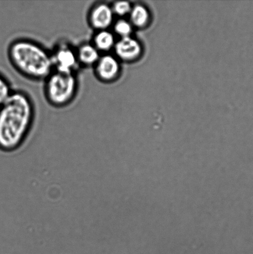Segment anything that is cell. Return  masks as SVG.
<instances>
[{"label": "cell", "mask_w": 253, "mask_h": 254, "mask_svg": "<svg viewBox=\"0 0 253 254\" xmlns=\"http://www.w3.org/2000/svg\"><path fill=\"white\" fill-rule=\"evenodd\" d=\"M35 106L23 91H13L0 107V151L14 153L26 141L33 126Z\"/></svg>", "instance_id": "obj_1"}, {"label": "cell", "mask_w": 253, "mask_h": 254, "mask_svg": "<svg viewBox=\"0 0 253 254\" xmlns=\"http://www.w3.org/2000/svg\"><path fill=\"white\" fill-rule=\"evenodd\" d=\"M7 57L19 73L32 80H45L54 70L51 52L32 40L12 41L7 49Z\"/></svg>", "instance_id": "obj_2"}, {"label": "cell", "mask_w": 253, "mask_h": 254, "mask_svg": "<svg viewBox=\"0 0 253 254\" xmlns=\"http://www.w3.org/2000/svg\"><path fill=\"white\" fill-rule=\"evenodd\" d=\"M44 81L45 96L55 108L68 106L78 93L79 82L75 73L53 70Z\"/></svg>", "instance_id": "obj_3"}, {"label": "cell", "mask_w": 253, "mask_h": 254, "mask_svg": "<svg viewBox=\"0 0 253 254\" xmlns=\"http://www.w3.org/2000/svg\"><path fill=\"white\" fill-rule=\"evenodd\" d=\"M51 55L54 70L75 73L79 64L76 49H74L70 44L66 41L59 42L54 47L53 52H51Z\"/></svg>", "instance_id": "obj_4"}, {"label": "cell", "mask_w": 253, "mask_h": 254, "mask_svg": "<svg viewBox=\"0 0 253 254\" xmlns=\"http://www.w3.org/2000/svg\"><path fill=\"white\" fill-rule=\"evenodd\" d=\"M88 21L95 32L110 29L115 22V14L111 5L105 2L94 4L89 11Z\"/></svg>", "instance_id": "obj_5"}, {"label": "cell", "mask_w": 253, "mask_h": 254, "mask_svg": "<svg viewBox=\"0 0 253 254\" xmlns=\"http://www.w3.org/2000/svg\"><path fill=\"white\" fill-rule=\"evenodd\" d=\"M94 74L99 81L103 83H111L120 75V61L110 54H101L96 65L93 67Z\"/></svg>", "instance_id": "obj_6"}, {"label": "cell", "mask_w": 253, "mask_h": 254, "mask_svg": "<svg viewBox=\"0 0 253 254\" xmlns=\"http://www.w3.org/2000/svg\"><path fill=\"white\" fill-rule=\"evenodd\" d=\"M113 51L118 60L129 62L137 58L141 52V47L135 39L126 37L116 41Z\"/></svg>", "instance_id": "obj_7"}, {"label": "cell", "mask_w": 253, "mask_h": 254, "mask_svg": "<svg viewBox=\"0 0 253 254\" xmlns=\"http://www.w3.org/2000/svg\"><path fill=\"white\" fill-rule=\"evenodd\" d=\"M76 53L79 65L88 68L95 66L101 55L91 42L79 45Z\"/></svg>", "instance_id": "obj_8"}, {"label": "cell", "mask_w": 253, "mask_h": 254, "mask_svg": "<svg viewBox=\"0 0 253 254\" xmlns=\"http://www.w3.org/2000/svg\"><path fill=\"white\" fill-rule=\"evenodd\" d=\"M91 42L101 54H104L113 50L116 41L113 32L105 29L96 31Z\"/></svg>", "instance_id": "obj_9"}, {"label": "cell", "mask_w": 253, "mask_h": 254, "mask_svg": "<svg viewBox=\"0 0 253 254\" xmlns=\"http://www.w3.org/2000/svg\"><path fill=\"white\" fill-rule=\"evenodd\" d=\"M130 15L131 22L135 26H144L148 21L149 12L142 5L138 4L133 7Z\"/></svg>", "instance_id": "obj_10"}, {"label": "cell", "mask_w": 253, "mask_h": 254, "mask_svg": "<svg viewBox=\"0 0 253 254\" xmlns=\"http://www.w3.org/2000/svg\"><path fill=\"white\" fill-rule=\"evenodd\" d=\"M113 33L118 35L120 38L130 37L132 32V26L130 22L125 19H120L114 22Z\"/></svg>", "instance_id": "obj_11"}, {"label": "cell", "mask_w": 253, "mask_h": 254, "mask_svg": "<svg viewBox=\"0 0 253 254\" xmlns=\"http://www.w3.org/2000/svg\"><path fill=\"white\" fill-rule=\"evenodd\" d=\"M13 91L9 81L0 73V107L8 99Z\"/></svg>", "instance_id": "obj_12"}, {"label": "cell", "mask_w": 253, "mask_h": 254, "mask_svg": "<svg viewBox=\"0 0 253 254\" xmlns=\"http://www.w3.org/2000/svg\"><path fill=\"white\" fill-rule=\"evenodd\" d=\"M114 14L118 16H124L130 14L132 7L128 1H116L111 5Z\"/></svg>", "instance_id": "obj_13"}]
</instances>
